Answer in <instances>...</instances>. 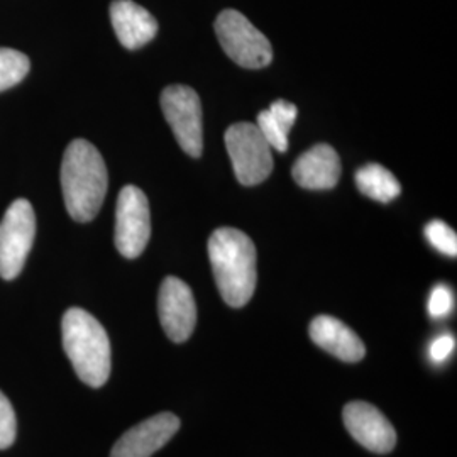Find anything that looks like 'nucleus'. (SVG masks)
I'll list each match as a JSON object with an SVG mask.
<instances>
[{
	"mask_svg": "<svg viewBox=\"0 0 457 457\" xmlns=\"http://www.w3.org/2000/svg\"><path fill=\"white\" fill-rule=\"evenodd\" d=\"M213 277L224 302L241 309L253 298L258 281L256 247L243 230L217 228L209 239Z\"/></svg>",
	"mask_w": 457,
	"mask_h": 457,
	"instance_id": "nucleus-1",
	"label": "nucleus"
},
{
	"mask_svg": "<svg viewBox=\"0 0 457 457\" xmlns=\"http://www.w3.org/2000/svg\"><path fill=\"white\" fill-rule=\"evenodd\" d=\"M107 166L97 147L85 139H75L66 147L62 163V188L66 211L77 222L97 217L107 194Z\"/></svg>",
	"mask_w": 457,
	"mask_h": 457,
	"instance_id": "nucleus-2",
	"label": "nucleus"
},
{
	"mask_svg": "<svg viewBox=\"0 0 457 457\" xmlns=\"http://www.w3.org/2000/svg\"><path fill=\"white\" fill-rule=\"evenodd\" d=\"M63 347L85 385L100 388L111 375V341L105 328L83 309H68L62 320Z\"/></svg>",
	"mask_w": 457,
	"mask_h": 457,
	"instance_id": "nucleus-3",
	"label": "nucleus"
},
{
	"mask_svg": "<svg viewBox=\"0 0 457 457\" xmlns=\"http://www.w3.org/2000/svg\"><path fill=\"white\" fill-rule=\"evenodd\" d=\"M215 34L228 58L243 68L260 70L273 60V48L268 37L234 9L222 11L217 16Z\"/></svg>",
	"mask_w": 457,
	"mask_h": 457,
	"instance_id": "nucleus-4",
	"label": "nucleus"
},
{
	"mask_svg": "<svg viewBox=\"0 0 457 457\" xmlns=\"http://www.w3.org/2000/svg\"><path fill=\"white\" fill-rule=\"evenodd\" d=\"M226 147L236 179L241 185L254 187L273 171V149L256 124L237 122L226 131Z\"/></svg>",
	"mask_w": 457,
	"mask_h": 457,
	"instance_id": "nucleus-5",
	"label": "nucleus"
},
{
	"mask_svg": "<svg viewBox=\"0 0 457 457\" xmlns=\"http://www.w3.org/2000/svg\"><path fill=\"white\" fill-rule=\"evenodd\" d=\"M36 236V215L26 198L11 204L0 222V277L14 279L24 268Z\"/></svg>",
	"mask_w": 457,
	"mask_h": 457,
	"instance_id": "nucleus-6",
	"label": "nucleus"
},
{
	"mask_svg": "<svg viewBox=\"0 0 457 457\" xmlns=\"http://www.w3.org/2000/svg\"><path fill=\"white\" fill-rule=\"evenodd\" d=\"M162 109L181 149L192 158H200L204 151V120L195 90L185 85L166 87L162 94Z\"/></svg>",
	"mask_w": 457,
	"mask_h": 457,
	"instance_id": "nucleus-7",
	"label": "nucleus"
},
{
	"mask_svg": "<svg viewBox=\"0 0 457 457\" xmlns=\"http://www.w3.org/2000/svg\"><path fill=\"white\" fill-rule=\"evenodd\" d=\"M151 236V213L146 195L141 188L128 185L120 190L115 209V247L134 260L143 254Z\"/></svg>",
	"mask_w": 457,
	"mask_h": 457,
	"instance_id": "nucleus-8",
	"label": "nucleus"
},
{
	"mask_svg": "<svg viewBox=\"0 0 457 457\" xmlns=\"http://www.w3.org/2000/svg\"><path fill=\"white\" fill-rule=\"evenodd\" d=\"M160 320L173 343H185L196 324V305L190 287L180 278H164L158 296Z\"/></svg>",
	"mask_w": 457,
	"mask_h": 457,
	"instance_id": "nucleus-9",
	"label": "nucleus"
},
{
	"mask_svg": "<svg viewBox=\"0 0 457 457\" xmlns=\"http://www.w3.org/2000/svg\"><path fill=\"white\" fill-rule=\"evenodd\" d=\"M344 424L347 432L362 447L376 454H388L396 444V432L390 420L366 402H351L344 407Z\"/></svg>",
	"mask_w": 457,
	"mask_h": 457,
	"instance_id": "nucleus-10",
	"label": "nucleus"
},
{
	"mask_svg": "<svg viewBox=\"0 0 457 457\" xmlns=\"http://www.w3.org/2000/svg\"><path fill=\"white\" fill-rule=\"evenodd\" d=\"M180 428V419L170 411L149 417L129 428L112 447L111 457H151Z\"/></svg>",
	"mask_w": 457,
	"mask_h": 457,
	"instance_id": "nucleus-11",
	"label": "nucleus"
},
{
	"mask_svg": "<svg viewBox=\"0 0 457 457\" xmlns=\"http://www.w3.org/2000/svg\"><path fill=\"white\" fill-rule=\"evenodd\" d=\"M341 160L328 145H317L303 153L294 164V180L307 190L334 188L341 179Z\"/></svg>",
	"mask_w": 457,
	"mask_h": 457,
	"instance_id": "nucleus-12",
	"label": "nucleus"
},
{
	"mask_svg": "<svg viewBox=\"0 0 457 457\" xmlns=\"http://www.w3.org/2000/svg\"><path fill=\"white\" fill-rule=\"evenodd\" d=\"M111 21L124 48H143L158 33L156 19L132 0H114L111 4Z\"/></svg>",
	"mask_w": 457,
	"mask_h": 457,
	"instance_id": "nucleus-13",
	"label": "nucleus"
},
{
	"mask_svg": "<svg viewBox=\"0 0 457 457\" xmlns=\"http://www.w3.org/2000/svg\"><path fill=\"white\" fill-rule=\"evenodd\" d=\"M311 337L328 354L345 362H358L366 354V347L360 336L330 315H319L312 320Z\"/></svg>",
	"mask_w": 457,
	"mask_h": 457,
	"instance_id": "nucleus-14",
	"label": "nucleus"
},
{
	"mask_svg": "<svg viewBox=\"0 0 457 457\" xmlns=\"http://www.w3.org/2000/svg\"><path fill=\"white\" fill-rule=\"evenodd\" d=\"M296 105L287 100H277L270 109L258 114L256 126L271 149H277L279 153L288 151V134L296 120Z\"/></svg>",
	"mask_w": 457,
	"mask_h": 457,
	"instance_id": "nucleus-15",
	"label": "nucleus"
},
{
	"mask_svg": "<svg viewBox=\"0 0 457 457\" xmlns=\"http://www.w3.org/2000/svg\"><path fill=\"white\" fill-rule=\"evenodd\" d=\"M356 185L360 188L361 194H364L378 202H392L393 198L400 195V181L393 177L392 171H388L381 164H366L358 170L356 177Z\"/></svg>",
	"mask_w": 457,
	"mask_h": 457,
	"instance_id": "nucleus-16",
	"label": "nucleus"
},
{
	"mask_svg": "<svg viewBox=\"0 0 457 457\" xmlns=\"http://www.w3.org/2000/svg\"><path fill=\"white\" fill-rule=\"evenodd\" d=\"M29 58L17 49L0 48V92L22 82L29 73Z\"/></svg>",
	"mask_w": 457,
	"mask_h": 457,
	"instance_id": "nucleus-17",
	"label": "nucleus"
},
{
	"mask_svg": "<svg viewBox=\"0 0 457 457\" xmlns=\"http://www.w3.org/2000/svg\"><path fill=\"white\" fill-rule=\"evenodd\" d=\"M425 237L437 251L445 256H457V236L454 228L442 220H432L425 226Z\"/></svg>",
	"mask_w": 457,
	"mask_h": 457,
	"instance_id": "nucleus-18",
	"label": "nucleus"
},
{
	"mask_svg": "<svg viewBox=\"0 0 457 457\" xmlns=\"http://www.w3.org/2000/svg\"><path fill=\"white\" fill-rule=\"evenodd\" d=\"M16 430V411L9 398L0 392V449H7L14 444Z\"/></svg>",
	"mask_w": 457,
	"mask_h": 457,
	"instance_id": "nucleus-19",
	"label": "nucleus"
},
{
	"mask_svg": "<svg viewBox=\"0 0 457 457\" xmlns=\"http://www.w3.org/2000/svg\"><path fill=\"white\" fill-rule=\"evenodd\" d=\"M454 309V295L447 285H437L428 298V313L434 319H444Z\"/></svg>",
	"mask_w": 457,
	"mask_h": 457,
	"instance_id": "nucleus-20",
	"label": "nucleus"
},
{
	"mask_svg": "<svg viewBox=\"0 0 457 457\" xmlns=\"http://www.w3.org/2000/svg\"><path fill=\"white\" fill-rule=\"evenodd\" d=\"M454 349H456V337L451 334H442L430 344L428 356L434 362H444L454 353Z\"/></svg>",
	"mask_w": 457,
	"mask_h": 457,
	"instance_id": "nucleus-21",
	"label": "nucleus"
}]
</instances>
